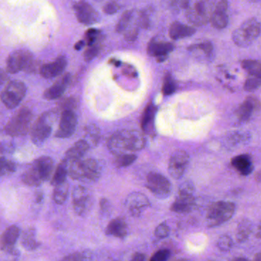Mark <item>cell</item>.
Segmentation results:
<instances>
[{"label": "cell", "mask_w": 261, "mask_h": 261, "mask_svg": "<svg viewBox=\"0 0 261 261\" xmlns=\"http://www.w3.org/2000/svg\"><path fill=\"white\" fill-rule=\"evenodd\" d=\"M261 35V22L255 18L244 21L231 35L233 42L242 48L249 47Z\"/></svg>", "instance_id": "5b68a950"}, {"label": "cell", "mask_w": 261, "mask_h": 261, "mask_svg": "<svg viewBox=\"0 0 261 261\" xmlns=\"http://www.w3.org/2000/svg\"><path fill=\"white\" fill-rule=\"evenodd\" d=\"M253 231V225L248 219H243L238 225L236 240L239 243H244L248 240Z\"/></svg>", "instance_id": "f546056e"}, {"label": "cell", "mask_w": 261, "mask_h": 261, "mask_svg": "<svg viewBox=\"0 0 261 261\" xmlns=\"http://www.w3.org/2000/svg\"><path fill=\"white\" fill-rule=\"evenodd\" d=\"M124 73L129 76H135L137 74L136 71L135 69L130 65H127L126 67H124Z\"/></svg>", "instance_id": "f5cc1de1"}, {"label": "cell", "mask_w": 261, "mask_h": 261, "mask_svg": "<svg viewBox=\"0 0 261 261\" xmlns=\"http://www.w3.org/2000/svg\"><path fill=\"white\" fill-rule=\"evenodd\" d=\"M55 163L50 156H43L32 163V166L24 172L21 180L30 187H38L48 180L53 173Z\"/></svg>", "instance_id": "7a4b0ae2"}, {"label": "cell", "mask_w": 261, "mask_h": 261, "mask_svg": "<svg viewBox=\"0 0 261 261\" xmlns=\"http://www.w3.org/2000/svg\"><path fill=\"white\" fill-rule=\"evenodd\" d=\"M15 164L13 161L6 159L4 156L0 158V178L15 171Z\"/></svg>", "instance_id": "8d00e7d4"}, {"label": "cell", "mask_w": 261, "mask_h": 261, "mask_svg": "<svg viewBox=\"0 0 261 261\" xmlns=\"http://www.w3.org/2000/svg\"><path fill=\"white\" fill-rule=\"evenodd\" d=\"M170 256V251L168 249H161L156 251L150 257V261H167Z\"/></svg>", "instance_id": "c3c4849f"}, {"label": "cell", "mask_w": 261, "mask_h": 261, "mask_svg": "<svg viewBox=\"0 0 261 261\" xmlns=\"http://www.w3.org/2000/svg\"><path fill=\"white\" fill-rule=\"evenodd\" d=\"M145 138L136 130H122L113 134L108 141V147L116 156L132 153L144 148Z\"/></svg>", "instance_id": "6da1fadb"}, {"label": "cell", "mask_w": 261, "mask_h": 261, "mask_svg": "<svg viewBox=\"0 0 261 261\" xmlns=\"http://www.w3.org/2000/svg\"><path fill=\"white\" fill-rule=\"evenodd\" d=\"M188 50H191V51L201 50L203 52L205 56L212 58L213 56V52H214V46L210 41H203L199 44H193L189 47Z\"/></svg>", "instance_id": "836d02e7"}, {"label": "cell", "mask_w": 261, "mask_h": 261, "mask_svg": "<svg viewBox=\"0 0 261 261\" xmlns=\"http://www.w3.org/2000/svg\"><path fill=\"white\" fill-rule=\"evenodd\" d=\"M236 205L231 202L219 201L210 205L207 211L206 222L208 227H216L228 222L234 216Z\"/></svg>", "instance_id": "8992f818"}, {"label": "cell", "mask_w": 261, "mask_h": 261, "mask_svg": "<svg viewBox=\"0 0 261 261\" xmlns=\"http://www.w3.org/2000/svg\"><path fill=\"white\" fill-rule=\"evenodd\" d=\"M248 1H249L250 3H257V2L260 1V0H248Z\"/></svg>", "instance_id": "03108f58"}, {"label": "cell", "mask_w": 261, "mask_h": 261, "mask_svg": "<svg viewBox=\"0 0 261 261\" xmlns=\"http://www.w3.org/2000/svg\"><path fill=\"white\" fill-rule=\"evenodd\" d=\"M87 134V138L88 139L86 140L87 143L90 144V141H91V144H96L99 141V130L96 125H92L88 128V129L86 130Z\"/></svg>", "instance_id": "60d3db41"}, {"label": "cell", "mask_w": 261, "mask_h": 261, "mask_svg": "<svg viewBox=\"0 0 261 261\" xmlns=\"http://www.w3.org/2000/svg\"><path fill=\"white\" fill-rule=\"evenodd\" d=\"M190 156L187 151L177 150L171 155L169 161L168 171L170 176L175 179H179L187 170Z\"/></svg>", "instance_id": "7c38bea8"}, {"label": "cell", "mask_w": 261, "mask_h": 261, "mask_svg": "<svg viewBox=\"0 0 261 261\" xmlns=\"http://www.w3.org/2000/svg\"><path fill=\"white\" fill-rule=\"evenodd\" d=\"M67 65V61L65 57L61 56L53 62L43 64L40 69V73L45 79H51L62 74Z\"/></svg>", "instance_id": "ffe728a7"}, {"label": "cell", "mask_w": 261, "mask_h": 261, "mask_svg": "<svg viewBox=\"0 0 261 261\" xmlns=\"http://www.w3.org/2000/svg\"><path fill=\"white\" fill-rule=\"evenodd\" d=\"M59 107L62 112L66 110L73 111L76 107V99L73 98H66L60 102Z\"/></svg>", "instance_id": "ee69618b"}, {"label": "cell", "mask_w": 261, "mask_h": 261, "mask_svg": "<svg viewBox=\"0 0 261 261\" xmlns=\"http://www.w3.org/2000/svg\"><path fill=\"white\" fill-rule=\"evenodd\" d=\"M132 11H126L122 14L120 20L116 25V30L118 33H122L126 30L127 28L129 25L130 19H132Z\"/></svg>", "instance_id": "f35d334b"}, {"label": "cell", "mask_w": 261, "mask_h": 261, "mask_svg": "<svg viewBox=\"0 0 261 261\" xmlns=\"http://www.w3.org/2000/svg\"><path fill=\"white\" fill-rule=\"evenodd\" d=\"M110 64H113V65L116 66V67H119L121 65V61H119V60L115 59V58H113V59L110 60L109 61Z\"/></svg>", "instance_id": "680465c9"}, {"label": "cell", "mask_w": 261, "mask_h": 261, "mask_svg": "<svg viewBox=\"0 0 261 261\" xmlns=\"http://www.w3.org/2000/svg\"><path fill=\"white\" fill-rule=\"evenodd\" d=\"M77 125V119L74 112L70 110L63 111L60 119L59 128L55 134V137L59 138H70Z\"/></svg>", "instance_id": "5bb4252c"}, {"label": "cell", "mask_w": 261, "mask_h": 261, "mask_svg": "<svg viewBox=\"0 0 261 261\" xmlns=\"http://www.w3.org/2000/svg\"><path fill=\"white\" fill-rule=\"evenodd\" d=\"M23 248L28 251L36 250L41 245V243L37 240L36 231L34 228H29L22 234L21 241Z\"/></svg>", "instance_id": "f1b7e54d"}, {"label": "cell", "mask_w": 261, "mask_h": 261, "mask_svg": "<svg viewBox=\"0 0 261 261\" xmlns=\"http://www.w3.org/2000/svg\"><path fill=\"white\" fill-rule=\"evenodd\" d=\"M231 165L242 176H248L254 170L251 156L247 153L238 155L231 159Z\"/></svg>", "instance_id": "cb8c5ba5"}, {"label": "cell", "mask_w": 261, "mask_h": 261, "mask_svg": "<svg viewBox=\"0 0 261 261\" xmlns=\"http://www.w3.org/2000/svg\"><path fill=\"white\" fill-rule=\"evenodd\" d=\"M232 261H248V260L245 258V257H237V258L234 259Z\"/></svg>", "instance_id": "be15d7a7"}, {"label": "cell", "mask_w": 261, "mask_h": 261, "mask_svg": "<svg viewBox=\"0 0 261 261\" xmlns=\"http://www.w3.org/2000/svg\"><path fill=\"white\" fill-rule=\"evenodd\" d=\"M196 205L193 195L179 194L175 202L172 204L170 210L176 213H190Z\"/></svg>", "instance_id": "603a6c76"}, {"label": "cell", "mask_w": 261, "mask_h": 261, "mask_svg": "<svg viewBox=\"0 0 261 261\" xmlns=\"http://www.w3.org/2000/svg\"><path fill=\"white\" fill-rule=\"evenodd\" d=\"M261 87V80L256 76H248L244 84V90L248 93H252Z\"/></svg>", "instance_id": "74e56055"}, {"label": "cell", "mask_w": 261, "mask_h": 261, "mask_svg": "<svg viewBox=\"0 0 261 261\" xmlns=\"http://www.w3.org/2000/svg\"><path fill=\"white\" fill-rule=\"evenodd\" d=\"M90 257L88 252H76L66 256L60 261H90Z\"/></svg>", "instance_id": "b9f144b4"}, {"label": "cell", "mask_w": 261, "mask_h": 261, "mask_svg": "<svg viewBox=\"0 0 261 261\" xmlns=\"http://www.w3.org/2000/svg\"><path fill=\"white\" fill-rule=\"evenodd\" d=\"M228 0H219L210 18L212 25L217 29H223L228 24Z\"/></svg>", "instance_id": "e0dca14e"}, {"label": "cell", "mask_w": 261, "mask_h": 261, "mask_svg": "<svg viewBox=\"0 0 261 261\" xmlns=\"http://www.w3.org/2000/svg\"><path fill=\"white\" fill-rule=\"evenodd\" d=\"M138 35V30L137 29H132V30L128 31L125 35V39L127 41H134L136 40Z\"/></svg>", "instance_id": "816d5d0a"}, {"label": "cell", "mask_w": 261, "mask_h": 261, "mask_svg": "<svg viewBox=\"0 0 261 261\" xmlns=\"http://www.w3.org/2000/svg\"><path fill=\"white\" fill-rule=\"evenodd\" d=\"M90 144L86 140H80L76 141L71 147L67 150L65 154V161H73L81 159L84 155L88 151Z\"/></svg>", "instance_id": "83f0119b"}, {"label": "cell", "mask_w": 261, "mask_h": 261, "mask_svg": "<svg viewBox=\"0 0 261 261\" xmlns=\"http://www.w3.org/2000/svg\"><path fill=\"white\" fill-rule=\"evenodd\" d=\"M70 81H71V75L70 73H65L44 92L43 96L44 99L47 100H55L61 98L67 90L69 84H70Z\"/></svg>", "instance_id": "d6986e66"}, {"label": "cell", "mask_w": 261, "mask_h": 261, "mask_svg": "<svg viewBox=\"0 0 261 261\" xmlns=\"http://www.w3.org/2000/svg\"><path fill=\"white\" fill-rule=\"evenodd\" d=\"M8 76L6 72L3 69L0 68V85H3L5 82H6Z\"/></svg>", "instance_id": "9f6ffc18"}, {"label": "cell", "mask_w": 261, "mask_h": 261, "mask_svg": "<svg viewBox=\"0 0 261 261\" xmlns=\"http://www.w3.org/2000/svg\"><path fill=\"white\" fill-rule=\"evenodd\" d=\"M67 162L68 175L74 180L85 182H94L100 176V167L95 160L80 159Z\"/></svg>", "instance_id": "277c9868"}, {"label": "cell", "mask_w": 261, "mask_h": 261, "mask_svg": "<svg viewBox=\"0 0 261 261\" xmlns=\"http://www.w3.org/2000/svg\"><path fill=\"white\" fill-rule=\"evenodd\" d=\"M218 1L219 0H196L189 13L190 21L198 25L206 24L210 21Z\"/></svg>", "instance_id": "30bf717a"}, {"label": "cell", "mask_w": 261, "mask_h": 261, "mask_svg": "<svg viewBox=\"0 0 261 261\" xmlns=\"http://www.w3.org/2000/svg\"><path fill=\"white\" fill-rule=\"evenodd\" d=\"M69 185L67 182H63L55 187L53 193V199L58 205H62L65 202L68 196Z\"/></svg>", "instance_id": "d6a6232c"}, {"label": "cell", "mask_w": 261, "mask_h": 261, "mask_svg": "<svg viewBox=\"0 0 261 261\" xmlns=\"http://www.w3.org/2000/svg\"><path fill=\"white\" fill-rule=\"evenodd\" d=\"M196 30L192 26L180 22H173L169 29V35L173 40H179L188 38L196 33Z\"/></svg>", "instance_id": "484cf974"}, {"label": "cell", "mask_w": 261, "mask_h": 261, "mask_svg": "<svg viewBox=\"0 0 261 261\" xmlns=\"http://www.w3.org/2000/svg\"><path fill=\"white\" fill-rule=\"evenodd\" d=\"M254 261H261V251L255 254V256L254 257Z\"/></svg>", "instance_id": "6125c7cd"}, {"label": "cell", "mask_w": 261, "mask_h": 261, "mask_svg": "<svg viewBox=\"0 0 261 261\" xmlns=\"http://www.w3.org/2000/svg\"><path fill=\"white\" fill-rule=\"evenodd\" d=\"M176 91V83L170 73L164 76L162 85V93L164 96H170Z\"/></svg>", "instance_id": "d590c367"}, {"label": "cell", "mask_w": 261, "mask_h": 261, "mask_svg": "<svg viewBox=\"0 0 261 261\" xmlns=\"http://www.w3.org/2000/svg\"><path fill=\"white\" fill-rule=\"evenodd\" d=\"M137 156L134 153H122L117 155L115 160V164L118 167H126L135 162Z\"/></svg>", "instance_id": "e575fe53"}, {"label": "cell", "mask_w": 261, "mask_h": 261, "mask_svg": "<svg viewBox=\"0 0 261 261\" xmlns=\"http://www.w3.org/2000/svg\"><path fill=\"white\" fill-rule=\"evenodd\" d=\"M41 67L33 54L28 50H15L9 55L6 61V72L11 74L20 71L27 73H40Z\"/></svg>", "instance_id": "3957f363"}, {"label": "cell", "mask_w": 261, "mask_h": 261, "mask_svg": "<svg viewBox=\"0 0 261 261\" xmlns=\"http://www.w3.org/2000/svg\"><path fill=\"white\" fill-rule=\"evenodd\" d=\"M100 207L101 210L102 212H107L109 210H110V202L107 199H102V200L100 201Z\"/></svg>", "instance_id": "db71d44e"}, {"label": "cell", "mask_w": 261, "mask_h": 261, "mask_svg": "<svg viewBox=\"0 0 261 261\" xmlns=\"http://www.w3.org/2000/svg\"><path fill=\"white\" fill-rule=\"evenodd\" d=\"M146 187L152 194L159 199H165L171 193L172 186L170 181L161 173L152 172L147 176Z\"/></svg>", "instance_id": "8fae6325"}, {"label": "cell", "mask_w": 261, "mask_h": 261, "mask_svg": "<svg viewBox=\"0 0 261 261\" xmlns=\"http://www.w3.org/2000/svg\"><path fill=\"white\" fill-rule=\"evenodd\" d=\"M32 113L26 107L20 109L7 122L5 132L12 137L27 135L32 123Z\"/></svg>", "instance_id": "52a82bcc"}, {"label": "cell", "mask_w": 261, "mask_h": 261, "mask_svg": "<svg viewBox=\"0 0 261 261\" xmlns=\"http://www.w3.org/2000/svg\"><path fill=\"white\" fill-rule=\"evenodd\" d=\"M130 261H145V256L141 253H135Z\"/></svg>", "instance_id": "11a10c76"}, {"label": "cell", "mask_w": 261, "mask_h": 261, "mask_svg": "<svg viewBox=\"0 0 261 261\" xmlns=\"http://www.w3.org/2000/svg\"><path fill=\"white\" fill-rule=\"evenodd\" d=\"M248 136L242 133H232L230 136H228V143L231 146L237 145V144H242L247 141Z\"/></svg>", "instance_id": "f6af8a7d"}, {"label": "cell", "mask_w": 261, "mask_h": 261, "mask_svg": "<svg viewBox=\"0 0 261 261\" xmlns=\"http://www.w3.org/2000/svg\"><path fill=\"white\" fill-rule=\"evenodd\" d=\"M54 118L55 113L47 112L35 121L31 129V138L35 145H41L50 137Z\"/></svg>", "instance_id": "9c48e42d"}, {"label": "cell", "mask_w": 261, "mask_h": 261, "mask_svg": "<svg viewBox=\"0 0 261 261\" xmlns=\"http://www.w3.org/2000/svg\"><path fill=\"white\" fill-rule=\"evenodd\" d=\"M154 233L159 239H165L170 234V228L166 222H163L156 227Z\"/></svg>", "instance_id": "7dc6e473"}, {"label": "cell", "mask_w": 261, "mask_h": 261, "mask_svg": "<svg viewBox=\"0 0 261 261\" xmlns=\"http://www.w3.org/2000/svg\"><path fill=\"white\" fill-rule=\"evenodd\" d=\"M43 199V194L42 193H38V194L36 195V201L37 202H40L41 200Z\"/></svg>", "instance_id": "94428289"}, {"label": "cell", "mask_w": 261, "mask_h": 261, "mask_svg": "<svg viewBox=\"0 0 261 261\" xmlns=\"http://www.w3.org/2000/svg\"><path fill=\"white\" fill-rule=\"evenodd\" d=\"M156 112V107L153 103L148 104L144 109L141 119V128L147 135H150L153 132Z\"/></svg>", "instance_id": "4316f807"}, {"label": "cell", "mask_w": 261, "mask_h": 261, "mask_svg": "<svg viewBox=\"0 0 261 261\" xmlns=\"http://www.w3.org/2000/svg\"><path fill=\"white\" fill-rule=\"evenodd\" d=\"M174 46L173 44L165 41H158L153 39L149 43L147 52L150 56L156 58L158 62H164L169 54L173 51Z\"/></svg>", "instance_id": "ac0fdd59"}, {"label": "cell", "mask_w": 261, "mask_h": 261, "mask_svg": "<svg viewBox=\"0 0 261 261\" xmlns=\"http://www.w3.org/2000/svg\"><path fill=\"white\" fill-rule=\"evenodd\" d=\"M99 52V47L96 44H94V45L90 46L89 48H87V50H85L84 54V60L87 62L89 61H91L92 60L94 59L96 56H97Z\"/></svg>", "instance_id": "bcb514c9"}, {"label": "cell", "mask_w": 261, "mask_h": 261, "mask_svg": "<svg viewBox=\"0 0 261 261\" xmlns=\"http://www.w3.org/2000/svg\"><path fill=\"white\" fill-rule=\"evenodd\" d=\"M193 190L194 188L191 182H184L179 187V194L193 195Z\"/></svg>", "instance_id": "f907efd6"}, {"label": "cell", "mask_w": 261, "mask_h": 261, "mask_svg": "<svg viewBox=\"0 0 261 261\" xmlns=\"http://www.w3.org/2000/svg\"><path fill=\"white\" fill-rule=\"evenodd\" d=\"M256 236H257V239H261V222L260 225H259L258 228H257V234H256Z\"/></svg>", "instance_id": "91938a15"}, {"label": "cell", "mask_w": 261, "mask_h": 261, "mask_svg": "<svg viewBox=\"0 0 261 261\" xmlns=\"http://www.w3.org/2000/svg\"><path fill=\"white\" fill-rule=\"evenodd\" d=\"M128 233V226L126 222L122 218L113 219L106 228L107 236H114L119 239H125Z\"/></svg>", "instance_id": "d4e9b609"}, {"label": "cell", "mask_w": 261, "mask_h": 261, "mask_svg": "<svg viewBox=\"0 0 261 261\" xmlns=\"http://www.w3.org/2000/svg\"><path fill=\"white\" fill-rule=\"evenodd\" d=\"M85 45V41H79L76 44H75L74 48L75 50H80L83 48Z\"/></svg>", "instance_id": "6f0895ef"}, {"label": "cell", "mask_w": 261, "mask_h": 261, "mask_svg": "<svg viewBox=\"0 0 261 261\" xmlns=\"http://www.w3.org/2000/svg\"><path fill=\"white\" fill-rule=\"evenodd\" d=\"M241 65L248 73V76H256L261 80V60H243Z\"/></svg>", "instance_id": "4dcf8cb0"}, {"label": "cell", "mask_w": 261, "mask_h": 261, "mask_svg": "<svg viewBox=\"0 0 261 261\" xmlns=\"http://www.w3.org/2000/svg\"><path fill=\"white\" fill-rule=\"evenodd\" d=\"M260 102L257 98L252 96H248L236 110V117L239 122H248L253 114L260 110Z\"/></svg>", "instance_id": "9a60e30c"}, {"label": "cell", "mask_w": 261, "mask_h": 261, "mask_svg": "<svg viewBox=\"0 0 261 261\" xmlns=\"http://www.w3.org/2000/svg\"><path fill=\"white\" fill-rule=\"evenodd\" d=\"M27 88L25 84L20 81H12L6 84L4 90L0 94L5 107L9 110L16 108L25 96Z\"/></svg>", "instance_id": "ba28073f"}, {"label": "cell", "mask_w": 261, "mask_h": 261, "mask_svg": "<svg viewBox=\"0 0 261 261\" xmlns=\"http://www.w3.org/2000/svg\"><path fill=\"white\" fill-rule=\"evenodd\" d=\"M150 205L147 196L142 193L135 192L130 193L125 200V206L134 217H138Z\"/></svg>", "instance_id": "2e32d148"}, {"label": "cell", "mask_w": 261, "mask_h": 261, "mask_svg": "<svg viewBox=\"0 0 261 261\" xmlns=\"http://www.w3.org/2000/svg\"><path fill=\"white\" fill-rule=\"evenodd\" d=\"M119 6L115 2L107 3L103 7V12L107 15H113L119 11Z\"/></svg>", "instance_id": "681fc988"}, {"label": "cell", "mask_w": 261, "mask_h": 261, "mask_svg": "<svg viewBox=\"0 0 261 261\" xmlns=\"http://www.w3.org/2000/svg\"><path fill=\"white\" fill-rule=\"evenodd\" d=\"M89 199V193L85 187L80 186L73 190V205L76 214L83 216L87 212Z\"/></svg>", "instance_id": "7402d4cb"}, {"label": "cell", "mask_w": 261, "mask_h": 261, "mask_svg": "<svg viewBox=\"0 0 261 261\" xmlns=\"http://www.w3.org/2000/svg\"><path fill=\"white\" fill-rule=\"evenodd\" d=\"M68 175V165L67 162L64 160L58 164V167L54 173L51 178V184L55 187L65 182L66 178Z\"/></svg>", "instance_id": "1f68e13d"}, {"label": "cell", "mask_w": 261, "mask_h": 261, "mask_svg": "<svg viewBox=\"0 0 261 261\" xmlns=\"http://www.w3.org/2000/svg\"><path fill=\"white\" fill-rule=\"evenodd\" d=\"M175 261H188L187 260H175Z\"/></svg>", "instance_id": "003e7915"}, {"label": "cell", "mask_w": 261, "mask_h": 261, "mask_svg": "<svg viewBox=\"0 0 261 261\" xmlns=\"http://www.w3.org/2000/svg\"><path fill=\"white\" fill-rule=\"evenodd\" d=\"M75 15L81 24H90L98 22L99 15L94 8L85 1H80L73 6Z\"/></svg>", "instance_id": "4fadbf2b"}, {"label": "cell", "mask_w": 261, "mask_h": 261, "mask_svg": "<svg viewBox=\"0 0 261 261\" xmlns=\"http://www.w3.org/2000/svg\"><path fill=\"white\" fill-rule=\"evenodd\" d=\"M20 228L16 225L8 227L1 236L0 248L4 252L12 254L20 236Z\"/></svg>", "instance_id": "44dd1931"}, {"label": "cell", "mask_w": 261, "mask_h": 261, "mask_svg": "<svg viewBox=\"0 0 261 261\" xmlns=\"http://www.w3.org/2000/svg\"><path fill=\"white\" fill-rule=\"evenodd\" d=\"M255 177L257 181H261V173H257V176H256Z\"/></svg>", "instance_id": "e7e4bbea"}, {"label": "cell", "mask_w": 261, "mask_h": 261, "mask_svg": "<svg viewBox=\"0 0 261 261\" xmlns=\"http://www.w3.org/2000/svg\"><path fill=\"white\" fill-rule=\"evenodd\" d=\"M99 34H100V32L96 29H90L86 32V43L89 47L94 45L99 38Z\"/></svg>", "instance_id": "7bdbcfd3"}, {"label": "cell", "mask_w": 261, "mask_h": 261, "mask_svg": "<svg viewBox=\"0 0 261 261\" xmlns=\"http://www.w3.org/2000/svg\"><path fill=\"white\" fill-rule=\"evenodd\" d=\"M216 245H217L218 248H219L221 251L227 252V251H229L232 248L233 241L230 236L225 234V236H221V237L218 239Z\"/></svg>", "instance_id": "ab89813d"}]
</instances>
